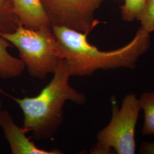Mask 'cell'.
I'll list each match as a JSON object with an SVG mask.
<instances>
[{
  "label": "cell",
  "mask_w": 154,
  "mask_h": 154,
  "mask_svg": "<svg viewBox=\"0 0 154 154\" xmlns=\"http://www.w3.org/2000/svg\"><path fill=\"white\" fill-rule=\"evenodd\" d=\"M13 10L25 28L38 30L51 26L41 0H11Z\"/></svg>",
  "instance_id": "52a82bcc"
},
{
  "label": "cell",
  "mask_w": 154,
  "mask_h": 154,
  "mask_svg": "<svg viewBox=\"0 0 154 154\" xmlns=\"http://www.w3.org/2000/svg\"><path fill=\"white\" fill-rule=\"evenodd\" d=\"M0 36L18 49L20 59L33 78L45 79L53 74L62 60L61 47L51 26L33 30L20 23L13 32Z\"/></svg>",
  "instance_id": "3957f363"
},
{
  "label": "cell",
  "mask_w": 154,
  "mask_h": 154,
  "mask_svg": "<svg viewBox=\"0 0 154 154\" xmlns=\"http://www.w3.org/2000/svg\"><path fill=\"white\" fill-rule=\"evenodd\" d=\"M20 24L13 10L11 1L0 0V35L13 32Z\"/></svg>",
  "instance_id": "30bf717a"
},
{
  "label": "cell",
  "mask_w": 154,
  "mask_h": 154,
  "mask_svg": "<svg viewBox=\"0 0 154 154\" xmlns=\"http://www.w3.org/2000/svg\"><path fill=\"white\" fill-rule=\"evenodd\" d=\"M71 77L65 61L60 62L51 80L35 97L14 98L23 114V127L31 132L37 140L54 136L63 119V108L66 101L77 105L86 102V95L72 88Z\"/></svg>",
  "instance_id": "7a4b0ae2"
},
{
  "label": "cell",
  "mask_w": 154,
  "mask_h": 154,
  "mask_svg": "<svg viewBox=\"0 0 154 154\" xmlns=\"http://www.w3.org/2000/svg\"><path fill=\"white\" fill-rule=\"evenodd\" d=\"M1 91V90L0 89V92ZM1 107H2V103H1V101L0 100V111H1Z\"/></svg>",
  "instance_id": "5bb4252c"
},
{
  "label": "cell",
  "mask_w": 154,
  "mask_h": 154,
  "mask_svg": "<svg viewBox=\"0 0 154 154\" xmlns=\"http://www.w3.org/2000/svg\"><path fill=\"white\" fill-rule=\"evenodd\" d=\"M0 127L10 146L13 154H60L58 149L48 151L39 149L26 137L29 131L20 127L14 121L12 116L5 110L0 111Z\"/></svg>",
  "instance_id": "8992f818"
},
{
  "label": "cell",
  "mask_w": 154,
  "mask_h": 154,
  "mask_svg": "<svg viewBox=\"0 0 154 154\" xmlns=\"http://www.w3.org/2000/svg\"><path fill=\"white\" fill-rule=\"evenodd\" d=\"M138 21L143 30L149 34L154 32V0H148Z\"/></svg>",
  "instance_id": "7c38bea8"
},
{
  "label": "cell",
  "mask_w": 154,
  "mask_h": 154,
  "mask_svg": "<svg viewBox=\"0 0 154 154\" xmlns=\"http://www.w3.org/2000/svg\"><path fill=\"white\" fill-rule=\"evenodd\" d=\"M51 29L71 77L91 76L100 70L134 69L150 46V34L140 28L128 44L110 51H102L90 44L86 34L62 26Z\"/></svg>",
  "instance_id": "6da1fadb"
},
{
  "label": "cell",
  "mask_w": 154,
  "mask_h": 154,
  "mask_svg": "<svg viewBox=\"0 0 154 154\" xmlns=\"http://www.w3.org/2000/svg\"><path fill=\"white\" fill-rule=\"evenodd\" d=\"M2 1H11V0H2Z\"/></svg>",
  "instance_id": "9a60e30c"
},
{
  "label": "cell",
  "mask_w": 154,
  "mask_h": 154,
  "mask_svg": "<svg viewBox=\"0 0 154 154\" xmlns=\"http://www.w3.org/2000/svg\"><path fill=\"white\" fill-rule=\"evenodd\" d=\"M105 0H41L51 26L88 35L99 24L95 13Z\"/></svg>",
  "instance_id": "5b68a950"
},
{
  "label": "cell",
  "mask_w": 154,
  "mask_h": 154,
  "mask_svg": "<svg viewBox=\"0 0 154 154\" xmlns=\"http://www.w3.org/2000/svg\"><path fill=\"white\" fill-rule=\"evenodd\" d=\"M111 118L109 124L97 135V142L91 149L94 154H134L136 152L135 131L141 107L139 98L128 94L121 107L111 98Z\"/></svg>",
  "instance_id": "277c9868"
},
{
  "label": "cell",
  "mask_w": 154,
  "mask_h": 154,
  "mask_svg": "<svg viewBox=\"0 0 154 154\" xmlns=\"http://www.w3.org/2000/svg\"><path fill=\"white\" fill-rule=\"evenodd\" d=\"M121 7L122 19L126 22L138 20L148 0H123Z\"/></svg>",
  "instance_id": "8fae6325"
},
{
  "label": "cell",
  "mask_w": 154,
  "mask_h": 154,
  "mask_svg": "<svg viewBox=\"0 0 154 154\" xmlns=\"http://www.w3.org/2000/svg\"><path fill=\"white\" fill-rule=\"evenodd\" d=\"M139 101L144 116L142 134L154 135V91L142 94Z\"/></svg>",
  "instance_id": "9c48e42d"
},
{
  "label": "cell",
  "mask_w": 154,
  "mask_h": 154,
  "mask_svg": "<svg viewBox=\"0 0 154 154\" xmlns=\"http://www.w3.org/2000/svg\"><path fill=\"white\" fill-rule=\"evenodd\" d=\"M139 152L141 154H154V143L143 141L140 144Z\"/></svg>",
  "instance_id": "4fadbf2b"
},
{
  "label": "cell",
  "mask_w": 154,
  "mask_h": 154,
  "mask_svg": "<svg viewBox=\"0 0 154 154\" xmlns=\"http://www.w3.org/2000/svg\"><path fill=\"white\" fill-rule=\"evenodd\" d=\"M12 46L8 40L0 36V78L3 79L18 77L25 69L22 61L8 52V49Z\"/></svg>",
  "instance_id": "ba28073f"
}]
</instances>
